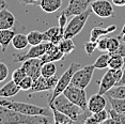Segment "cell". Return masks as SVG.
<instances>
[{
    "mask_svg": "<svg viewBox=\"0 0 125 124\" xmlns=\"http://www.w3.org/2000/svg\"><path fill=\"white\" fill-rule=\"evenodd\" d=\"M26 76H27V74H26V72H25V70L21 66V67H18V69H16L15 71L12 73V80L16 84H18Z\"/></svg>",
    "mask_w": 125,
    "mask_h": 124,
    "instance_id": "cell-33",
    "label": "cell"
},
{
    "mask_svg": "<svg viewBox=\"0 0 125 124\" xmlns=\"http://www.w3.org/2000/svg\"><path fill=\"white\" fill-rule=\"evenodd\" d=\"M48 107H49L52 111L53 122H55V124H73V123H75L70 117H67L63 112L58 110L53 105H48Z\"/></svg>",
    "mask_w": 125,
    "mask_h": 124,
    "instance_id": "cell-22",
    "label": "cell"
},
{
    "mask_svg": "<svg viewBox=\"0 0 125 124\" xmlns=\"http://www.w3.org/2000/svg\"><path fill=\"white\" fill-rule=\"evenodd\" d=\"M67 16L65 15V14L62 12V14L60 16H59V18H58V26L60 27V29L61 30H63L65 29V27H66V24H67Z\"/></svg>",
    "mask_w": 125,
    "mask_h": 124,
    "instance_id": "cell-39",
    "label": "cell"
},
{
    "mask_svg": "<svg viewBox=\"0 0 125 124\" xmlns=\"http://www.w3.org/2000/svg\"><path fill=\"white\" fill-rule=\"evenodd\" d=\"M108 97L125 98V86H115L106 93Z\"/></svg>",
    "mask_w": 125,
    "mask_h": 124,
    "instance_id": "cell-28",
    "label": "cell"
},
{
    "mask_svg": "<svg viewBox=\"0 0 125 124\" xmlns=\"http://www.w3.org/2000/svg\"><path fill=\"white\" fill-rule=\"evenodd\" d=\"M115 30H116V26L115 25H111V26H108L106 28L103 27H94L91 30L90 33V41L92 42H96L99 38L108 34V33H111Z\"/></svg>",
    "mask_w": 125,
    "mask_h": 124,
    "instance_id": "cell-17",
    "label": "cell"
},
{
    "mask_svg": "<svg viewBox=\"0 0 125 124\" xmlns=\"http://www.w3.org/2000/svg\"><path fill=\"white\" fill-rule=\"evenodd\" d=\"M8 76H9V67L4 62H0V83H3Z\"/></svg>",
    "mask_w": 125,
    "mask_h": 124,
    "instance_id": "cell-36",
    "label": "cell"
},
{
    "mask_svg": "<svg viewBox=\"0 0 125 124\" xmlns=\"http://www.w3.org/2000/svg\"><path fill=\"white\" fill-rule=\"evenodd\" d=\"M39 5L45 13H55L62 7V0H41Z\"/></svg>",
    "mask_w": 125,
    "mask_h": 124,
    "instance_id": "cell-18",
    "label": "cell"
},
{
    "mask_svg": "<svg viewBox=\"0 0 125 124\" xmlns=\"http://www.w3.org/2000/svg\"><path fill=\"white\" fill-rule=\"evenodd\" d=\"M12 44H13V47L15 49L21 50V49H25L28 46L29 42H28V38H27L26 34L16 33V34L14 35L13 40H12Z\"/></svg>",
    "mask_w": 125,
    "mask_h": 124,
    "instance_id": "cell-23",
    "label": "cell"
},
{
    "mask_svg": "<svg viewBox=\"0 0 125 124\" xmlns=\"http://www.w3.org/2000/svg\"><path fill=\"white\" fill-rule=\"evenodd\" d=\"M48 105H53L58 110L70 117L75 123H84V120L92 114L89 110H83L79 106L71 102L64 94H60L59 96H57L56 100Z\"/></svg>",
    "mask_w": 125,
    "mask_h": 124,
    "instance_id": "cell-2",
    "label": "cell"
},
{
    "mask_svg": "<svg viewBox=\"0 0 125 124\" xmlns=\"http://www.w3.org/2000/svg\"><path fill=\"white\" fill-rule=\"evenodd\" d=\"M109 114H110V118H112L116 122V124H125V114L118 112L113 108H111L109 110Z\"/></svg>",
    "mask_w": 125,
    "mask_h": 124,
    "instance_id": "cell-35",
    "label": "cell"
},
{
    "mask_svg": "<svg viewBox=\"0 0 125 124\" xmlns=\"http://www.w3.org/2000/svg\"><path fill=\"white\" fill-rule=\"evenodd\" d=\"M0 123L3 124H47L50 123L48 117L45 115H29L12 110L0 105Z\"/></svg>",
    "mask_w": 125,
    "mask_h": 124,
    "instance_id": "cell-1",
    "label": "cell"
},
{
    "mask_svg": "<svg viewBox=\"0 0 125 124\" xmlns=\"http://www.w3.org/2000/svg\"><path fill=\"white\" fill-rule=\"evenodd\" d=\"M40 1L41 0H28V4H32V5H35V4H40Z\"/></svg>",
    "mask_w": 125,
    "mask_h": 124,
    "instance_id": "cell-42",
    "label": "cell"
},
{
    "mask_svg": "<svg viewBox=\"0 0 125 124\" xmlns=\"http://www.w3.org/2000/svg\"><path fill=\"white\" fill-rule=\"evenodd\" d=\"M107 105V101L103 94H93L89 100H88V109L91 114H94V112H98L101 110H104L106 108Z\"/></svg>",
    "mask_w": 125,
    "mask_h": 124,
    "instance_id": "cell-14",
    "label": "cell"
},
{
    "mask_svg": "<svg viewBox=\"0 0 125 124\" xmlns=\"http://www.w3.org/2000/svg\"><path fill=\"white\" fill-rule=\"evenodd\" d=\"M92 9H88L84 11L83 13H80L78 15L72 16L70 21H67L66 27L64 29V38L65 39H73L74 36H76L78 33L81 32V30L83 29L84 25L91 15Z\"/></svg>",
    "mask_w": 125,
    "mask_h": 124,
    "instance_id": "cell-5",
    "label": "cell"
},
{
    "mask_svg": "<svg viewBox=\"0 0 125 124\" xmlns=\"http://www.w3.org/2000/svg\"><path fill=\"white\" fill-rule=\"evenodd\" d=\"M15 30L13 29H2L0 30V48L2 52L7 50V47L12 42L14 35H15Z\"/></svg>",
    "mask_w": 125,
    "mask_h": 124,
    "instance_id": "cell-19",
    "label": "cell"
},
{
    "mask_svg": "<svg viewBox=\"0 0 125 124\" xmlns=\"http://www.w3.org/2000/svg\"><path fill=\"white\" fill-rule=\"evenodd\" d=\"M27 38H28L29 45L33 46V45H38V44L43 43L44 42V33L41 32V31H38V30H33V31H30V32L28 33Z\"/></svg>",
    "mask_w": 125,
    "mask_h": 124,
    "instance_id": "cell-24",
    "label": "cell"
},
{
    "mask_svg": "<svg viewBox=\"0 0 125 124\" xmlns=\"http://www.w3.org/2000/svg\"><path fill=\"white\" fill-rule=\"evenodd\" d=\"M109 98L111 108L121 114H125V98H115V97H108Z\"/></svg>",
    "mask_w": 125,
    "mask_h": 124,
    "instance_id": "cell-29",
    "label": "cell"
},
{
    "mask_svg": "<svg viewBox=\"0 0 125 124\" xmlns=\"http://www.w3.org/2000/svg\"><path fill=\"white\" fill-rule=\"evenodd\" d=\"M57 73V66L55 64V62H46L43 63L41 69V74L44 77H52L55 76Z\"/></svg>",
    "mask_w": 125,
    "mask_h": 124,
    "instance_id": "cell-26",
    "label": "cell"
},
{
    "mask_svg": "<svg viewBox=\"0 0 125 124\" xmlns=\"http://www.w3.org/2000/svg\"><path fill=\"white\" fill-rule=\"evenodd\" d=\"M122 73H123V69L122 70H112L109 69L105 73V75L102 78L101 83H99V89L98 92L99 94L105 95L111 88L115 86L119 83V80L122 77Z\"/></svg>",
    "mask_w": 125,
    "mask_h": 124,
    "instance_id": "cell-7",
    "label": "cell"
},
{
    "mask_svg": "<svg viewBox=\"0 0 125 124\" xmlns=\"http://www.w3.org/2000/svg\"><path fill=\"white\" fill-rule=\"evenodd\" d=\"M62 94H64L71 102H73L75 105L79 106L81 109L89 110L88 109V98L84 89L79 88L77 86H74L73 83H70Z\"/></svg>",
    "mask_w": 125,
    "mask_h": 124,
    "instance_id": "cell-6",
    "label": "cell"
},
{
    "mask_svg": "<svg viewBox=\"0 0 125 124\" xmlns=\"http://www.w3.org/2000/svg\"><path fill=\"white\" fill-rule=\"evenodd\" d=\"M82 65L80 63H77V62H73L72 64L69 66V69L65 71L63 74H62L60 77H59L58 79V83H57L55 89L52 90V94L50 98L48 100V104L52 103L53 101L56 100L57 96H59L60 94L63 93V91L65 89L67 88V86L71 83V81H72V78H73V75L75 74V72L79 70Z\"/></svg>",
    "mask_w": 125,
    "mask_h": 124,
    "instance_id": "cell-4",
    "label": "cell"
},
{
    "mask_svg": "<svg viewBox=\"0 0 125 124\" xmlns=\"http://www.w3.org/2000/svg\"><path fill=\"white\" fill-rule=\"evenodd\" d=\"M58 46H59V49H60L64 55H69V53H71L74 49H75L76 45L72 39H65L64 38L63 40L58 44Z\"/></svg>",
    "mask_w": 125,
    "mask_h": 124,
    "instance_id": "cell-25",
    "label": "cell"
},
{
    "mask_svg": "<svg viewBox=\"0 0 125 124\" xmlns=\"http://www.w3.org/2000/svg\"><path fill=\"white\" fill-rule=\"evenodd\" d=\"M15 24V17L13 13L10 12L7 8L0 10V30L12 29Z\"/></svg>",
    "mask_w": 125,
    "mask_h": 124,
    "instance_id": "cell-15",
    "label": "cell"
},
{
    "mask_svg": "<svg viewBox=\"0 0 125 124\" xmlns=\"http://www.w3.org/2000/svg\"><path fill=\"white\" fill-rule=\"evenodd\" d=\"M112 4L116 5V7H124L125 5V0H111Z\"/></svg>",
    "mask_w": 125,
    "mask_h": 124,
    "instance_id": "cell-41",
    "label": "cell"
},
{
    "mask_svg": "<svg viewBox=\"0 0 125 124\" xmlns=\"http://www.w3.org/2000/svg\"><path fill=\"white\" fill-rule=\"evenodd\" d=\"M109 117H110L109 111H106L104 109V110L94 112V114L89 115V117L84 120V123L86 124H101V123H104Z\"/></svg>",
    "mask_w": 125,
    "mask_h": 124,
    "instance_id": "cell-21",
    "label": "cell"
},
{
    "mask_svg": "<svg viewBox=\"0 0 125 124\" xmlns=\"http://www.w3.org/2000/svg\"><path fill=\"white\" fill-rule=\"evenodd\" d=\"M107 43H108V38L102 36L96 41V45H97V49L101 52H107Z\"/></svg>",
    "mask_w": 125,
    "mask_h": 124,
    "instance_id": "cell-37",
    "label": "cell"
},
{
    "mask_svg": "<svg viewBox=\"0 0 125 124\" xmlns=\"http://www.w3.org/2000/svg\"><path fill=\"white\" fill-rule=\"evenodd\" d=\"M94 70L95 67L94 65H84V66H81L79 70L75 72V74L73 75V78H72V81L71 83H73L74 86H77L79 88H82V89H86L88 86H89L91 79L93 77V73H94Z\"/></svg>",
    "mask_w": 125,
    "mask_h": 124,
    "instance_id": "cell-8",
    "label": "cell"
},
{
    "mask_svg": "<svg viewBox=\"0 0 125 124\" xmlns=\"http://www.w3.org/2000/svg\"><path fill=\"white\" fill-rule=\"evenodd\" d=\"M60 32L64 33V31L61 30L59 26H55V27L49 28L48 30H46L45 32H43L44 33V42H50L52 40V38H55V36L58 34V33H60Z\"/></svg>",
    "mask_w": 125,
    "mask_h": 124,
    "instance_id": "cell-32",
    "label": "cell"
},
{
    "mask_svg": "<svg viewBox=\"0 0 125 124\" xmlns=\"http://www.w3.org/2000/svg\"><path fill=\"white\" fill-rule=\"evenodd\" d=\"M109 58H110V52H106V53H103L99 57L96 59L95 62L93 63L95 69H106L108 67V62H109Z\"/></svg>",
    "mask_w": 125,
    "mask_h": 124,
    "instance_id": "cell-30",
    "label": "cell"
},
{
    "mask_svg": "<svg viewBox=\"0 0 125 124\" xmlns=\"http://www.w3.org/2000/svg\"><path fill=\"white\" fill-rule=\"evenodd\" d=\"M115 86H125V65H124V67H123V73H122L121 79L119 80V83H116Z\"/></svg>",
    "mask_w": 125,
    "mask_h": 124,
    "instance_id": "cell-40",
    "label": "cell"
},
{
    "mask_svg": "<svg viewBox=\"0 0 125 124\" xmlns=\"http://www.w3.org/2000/svg\"><path fill=\"white\" fill-rule=\"evenodd\" d=\"M33 83H34L33 78L27 75L26 77L18 83V86H19V88H21V90H22V91H29V90L32 88Z\"/></svg>",
    "mask_w": 125,
    "mask_h": 124,
    "instance_id": "cell-34",
    "label": "cell"
},
{
    "mask_svg": "<svg viewBox=\"0 0 125 124\" xmlns=\"http://www.w3.org/2000/svg\"><path fill=\"white\" fill-rule=\"evenodd\" d=\"M64 53L61 52L60 49L56 52L52 53H45L44 56L41 57V60L43 63H46V62H56V61H60L64 58Z\"/></svg>",
    "mask_w": 125,
    "mask_h": 124,
    "instance_id": "cell-27",
    "label": "cell"
},
{
    "mask_svg": "<svg viewBox=\"0 0 125 124\" xmlns=\"http://www.w3.org/2000/svg\"><path fill=\"white\" fill-rule=\"evenodd\" d=\"M125 65V57L119 52L110 53L108 67L112 70H122Z\"/></svg>",
    "mask_w": 125,
    "mask_h": 124,
    "instance_id": "cell-20",
    "label": "cell"
},
{
    "mask_svg": "<svg viewBox=\"0 0 125 124\" xmlns=\"http://www.w3.org/2000/svg\"><path fill=\"white\" fill-rule=\"evenodd\" d=\"M91 9L95 15L102 18L111 17L115 15L112 3L109 0H94L91 3Z\"/></svg>",
    "mask_w": 125,
    "mask_h": 124,
    "instance_id": "cell-10",
    "label": "cell"
},
{
    "mask_svg": "<svg viewBox=\"0 0 125 124\" xmlns=\"http://www.w3.org/2000/svg\"><path fill=\"white\" fill-rule=\"evenodd\" d=\"M96 48H97L96 42L89 41V42H87V43H84V50H86V52H87L89 56L92 55V53L94 52V50H95Z\"/></svg>",
    "mask_w": 125,
    "mask_h": 124,
    "instance_id": "cell-38",
    "label": "cell"
},
{
    "mask_svg": "<svg viewBox=\"0 0 125 124\" xmlns=\"http://www.w3.org/2000/svg\"><path fill=\"white\" fill-rule=\"evenodd\" d=\"M121 46V40L118 38H108L107 43V52L110 53L116 52Z\"/></svg>",
    "mask_w": 125,
    "mask_h": 124,
    "instance_id": "cell-31",
    "label": "cell"
},
{
    "mask_svg": "<svg viewBox=\"0 0 125 124\" xmlns=\"http://www.w3.org/2000/svg\"><path fill=\"white\" fill-rule=\"evenodd\" d=\"M21 4H28V0H18Z\"/></svg>",
    "mask_w": 125,
    "mask_h": 124,
    "instance_id": "cell-45",
    "label": "cell"
},
{
    "mask_svg": "<svg viewBox=\"0 0 125 124\" xmlns=\"http://www.w3.org/2000/svg\"><path fill=\"white\" fill-rule=\"evenodd\" d=\"M59 77L57 76H52V77H44V76H40L38 79L34 80L33 86L29 91L30 94L36 92H44V91H52L55 89L57 83H58Z\"/></svg>",
    "mask_w": 125,
    "mask_h": 124,
    "instance_id": "cell-9",
    "label": "cell"
},
{
    "mask_svg": "<svg viewBox=\"0 0 125 124\" xmlns=\"http://www.w3.org/2000/svg\"><path fill=\"white\" fill-rule=\"evenodd\" d=\"M21 91L18 84H16L13 80L5 83L2 88H0V98H8L11 96H14Z\"/></svg>",
    "mask_w": 125,
    "mask_h": 124,
    "instance_id": "cell-16",
    "label": "cell"
},
{
    "mask_svg": "<svg viewBox=\"0 0 125 124\" xmlns=\"http://www.w3.org/2000/svg\"><path fill=\"white\" fill-rule=\"evenodd\" d=\"M123 33H125V24H124L123 28H122V31H121V34H123Z\"/></svg>",
    "mask_w": 125,
    "mask_h": 124,
    "instance_id": "cell-46",
    "label": "cell"
},
{
    "mask_svg": "<svg viewBox=\"0 0 125 124\" xmlns=\"http://www.w3.org/2000/svg\"><path fill=\"white\" fill-rule=\"evenodd\" d=\"M47 48V42H43L41 44L33 45L31 48L28 50L26 53H18V55H13L14 62H24L28 59L32 58H41L42 56L45 55Z\"/></svg>",
    "mask_w": 125,
    "mask_h": 124,
    "instance_id": "cell-11",
    "label": "cell"
},
{
    "mask_svg": "<svg viewBox=\"0 0 125 124\" xmlns=\"http://www.w3.org/2000/svg\"><path fill=\"white\" fill-rule=\"evenodd\" d=\"M0 105L7 107L12 110L21 112L25 114L29 115H45V117H49L52 114V109L45 108V107L36 106L33 104L24 103V102H16V101H9V100H0Z\"/></svg>",
    "mask_w": 125,
    "mask_h": 124,
    "instance_id": "cell-3",
    "label": "cell"
},
{
    "mask_svg": "<svg viewBox=\"0 0 125 124\" xmlns=\"http://www.w3.org/2000/svg\"><path fill=\"white\" fill-rule=\"evenodd\" d=\"M119 39L121 40L122 43L125 44V33H123V34H120V35H119Z\"/></svg>",
    "mask_w": 125,
    "mask_h": 124,
    "instance_id": "cell-44",
    "label": "cell"
},
{
    "mask_svg": "<svg viewBox=\"0 0 125 124\" xmlns=\"http://www.w3.org/2000/svg\"><path fill=\"white\" fill-rule=\"evenodd\" d=\"M42 65H43V62H42L41 58H32L22 62L21 67L25 70V72H26L28 76L32 77L33 80H35L42 75L41 74Z\"/></svg>",
    "mask_w": 125,
    "mask_h": 124,
    "instance_id": "cell-13",
    "label": "cell"
},
{
    "mask_svg": "<svg viewBox=\"0 0 125 124\" xmlns=\"http://www.w3.org/2000/svg\"><path fill=\"white\" fill-rule=\"evenodd\" d=\"M94 1V0H70L67 7L65 8L63 13L67 17L78 15L80 13H83L84 11L89 9V5Z\"/></svg>",
    "mask_w": 125,
    "mask_h": 124,
    "instance_id": "cell-12",
    "label": "cell"
},
{
    "mask_svg": "<svg viewBox=\"0 0 125 124\" xmlns=\"http://www.w3.org/2000/svg\"><path fill=\"white\" fill-rule=\"evenodd\" d=\"M4 8H7V3H5L4 0H0V10L4 9Z\"/></svg>",
    "mask_w": 125,
    "mask_h": 124,
    "instance_id": "cell-43",
    "label": "cell"
}]
</instances>
